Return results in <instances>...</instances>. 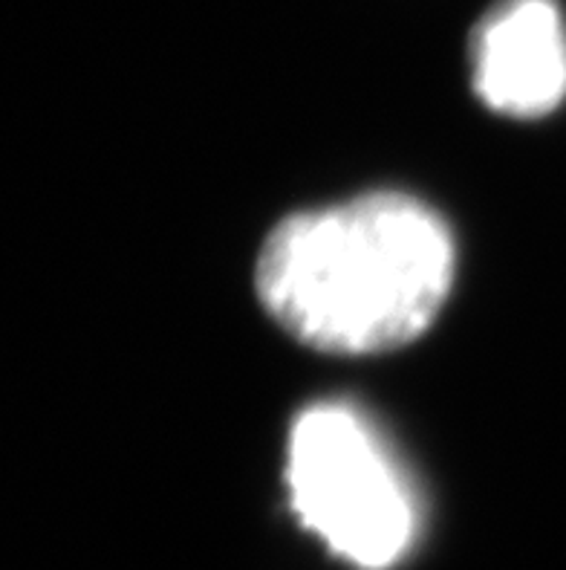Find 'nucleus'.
<instances>
[{"instance_id": "obj_1", "label": "nucleus", "mask_w": 566, "mask_h": 570, "mask_svg": "<svg viewBox=\"0 0 566 570\" xmlns=\"http://www.w3.org/2000/svg\"><path fill=\"white\" fill-rule=\"evenodd\" d=\"M454 269L443 217L410 195L376 191L275 226L255 284L295 340L365 356L423 336L451 293Z\"/></svg>"}, {"instance_id": "obj_2", "label": "nucleus", "mask_w": 566, "mask_h": 570, "mask_svg": "<svg viewBox=\"0 0 566 570\" xmlns=\"http://www.w3.org/2000/svg\"><path fill=\"white\" fill-rule=\"evenodd\" d=\"M287 490L304 528L356 568H390L414 544V490L374 423L350 403L309 405L295 417Z\"/></svg>"}, {"instance_id": "obj_3", "label": "nucleus", "mask_w": 566, "mask_h": 570, "mask_svg": "<svg viewBox=\"0 0 566 570\" xmlns=\"http://www.w3.org/2000/svg\"><path fill=\"white\" fill-rule=\"evenodd\" d=\"M474 90L497 114H553L566 96V21L555 0H500L471 38Z\"/></svg>"}]
</instances>
